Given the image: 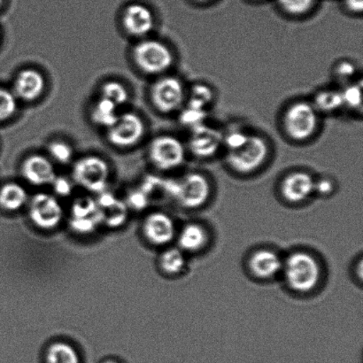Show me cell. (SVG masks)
Listing matches in <instances>:
<instances>
[{"instance_id": "obj_1", "label": "cell", "mask_w": 363, "mask_h": 363, "mask_svg": "<svg viewBox=\"0 0 363 363\" xmlns=\"http://www.w3.org/2000/svg\"><path fill=\"white\" fill-rule=\"evenodd\" d=\"M328 280L325 259L315 249L296 247L284 254L279 282L291 296L309 298L321 293Z\"/></svg>"}, {"instance_id": "obj_2", "label": "cell", "mask_w": 363, "mask_h": 363, "mask_svg": "<svg viewBox=\"0 0 363 363\" xmlns=\"http://www.w3.org/2000/svg\"><path fill=\"white\" fill-rule=\"evenodd\" d=\"M272 145L262 134L250 133L241 147L224 152V165L238 177H251L262 172L272 155Z\"/></svg>"}, {"instance_id": "obj_3", "label": "cell", "mask_w": 363, "mask_h": 363, "mask_svg": "<svg viewBox=\"0 0 363 363\" xmlns=\"http://www.w3.org/2000/svg\"><path fill=\"white\" fill-rule=\"evenodd\" d=\"M321 117L311 101L297 99L284 109L281 116V129L284 136L294 143H308L319 133Z\"/></svg>"}, {"instance_id": "obj_4", "label": "cell", "mask_w": 363, "mask_h": 363, "mask_svg": "<svg viewBox=\"0 0 363 363\" xmlns=\"http://www.w3.org/2000/svg\"><path fill=\"white\" fill-rule=\"evenodd\" d=\"M176 184L174 202L187 212L208 208L215 199L216 185L211 177L201 170L184 174Z\"/></svg>"}, {"instance_id": "obj_5", "label": "cell", "mask_w": 363, "mask_h": 363, "mask_svg": "<svg viewBox=\"0 0 363 363\" xmlns=\"http://www.w3.org/2000/svg\"><path fill=\"white\" fill-rule=\"evenodd\" d=\"M284 254L270 245H259L248 250L243 259V269L249 279L259 284L275 283L282 273Z\"/></svg>"}, {"instance_id": "obj_6", "label": "cell", "mask_w": 363, "mask_h": 363, "mask_svg": "<svg viewBox=\"0 0 363 363\" xmlns=\"http://www.w3.org/2000/svg\"><path fill=\"white\" fill-rule=\"evenodd\" d=\"M315 176L306 169L284 174L277 184L279 201L291 208H300L314 201Z\"/></svg>"}, {"instance_id": "obj_7", "label": "cell", "mask_w": 363, "mask_h": 363, "mask_svg": "<svg viewBox=\"0 0 363 363\" xmlns=\"http://www.w3.org/2000/svg\"><path fill=\"white\" fill-rule=\"evenodd\" d=\"M176 241L177 247L189 257H201L208 254L215 245V230L204 220H189L179 227Z\"/></svg>"}, {"instance_id": "obj_8", "label": "cell", "mask_w": 363, "mask_h": 363, "mask_svg": "<svg viewBox=\"0 0 363 363\" xmlns=\"http://www.w3.org/2000/svg\"><path fill=\"white\" fill-rule=\"evenodd\" d=\"M188 156L186 144L173 135H162L152 141L149 157L162 172H174L184 165Z\"/></svg>"}, {"instance_id": "obj_9", "label": "cell", "mask_w": 363, "mask_h": 363, "mask_svg": "<svg viewBox=\"0 0 363 363\" xmlns=\"http://www.w3.org/2000/svg\"><path fill=\"white\" fill-rule=\"evenodd\" d=\"M137 65L145 73L161 74L172 69L175 56L172 50L158 40H145L137 45L133 52Z\"/></svg>"}, {"instance_id": "obj_10", "label": "cell", "mask_w": 363, "mask_h": 363, "mask_svg": "<svg viewBox=\"0 0 363 363\" xmlns=\"http://www.w3.org/2000/svg\"><path fill=\"white\" fill-rule=\"evenodd\" d=\"M187 98V87L176 76H164L152 85L151 99L152 104L160 112L168 115L179 112L184 108Z\"/></svg>"}, {"instance_id": "obj_11", "label": "cell", "mask_w": 363, "mask_h": 363, "mask_svg": "<svg viewBox=\"0 0 363 363\" xmlns=\"http://www.w3.org/2000/svg\"><path fill=\"white\" fill-rule=\"evenodd\" d=\"M73 176L82 187L101 194L108 186L109 169L104 160L98 156H86L74 164Z\"/></svg>"}, {"instance_id": "obj_12", "label": "cell", "mask_w": 363, "mask_h": 363, "mask_svg": "<svg viewBox=\"0 0 363 363\" xmlns=\"http://www.w3.org/2000/svg\"><path fill=\"white\" fill-rule=\"evenodd\" d=\"M186 147L196 159L206 161L215 158L223 149V133L206 123L192 128Z\"/></svg>"}, {"instance_id": "obj_13", "label": "cell", "mask_w": 363, "mask_h": 363, "mask_svg": "<svg viewBox=\"0 0 363 363\" xmlns=\"http://www.w3.org/2000/svg\"><path fill=\"white\" fill-rule=\"evenodd\" d=\"M145 125L140 116L134 113L118 116L116 123L108 128V140L113 145L127 148L133 147L144 137Z\"/></svg>"}, {"instance_id": "obj_14", "label": "cell", "mask_w": 363, "mask_h": 363, "mask_svg": "<svg viewBox=\"0 0 363 363\" xmlns=\"http://www.w3.org/2000/svg\"><path fill=\"white\" fill-rule=\"evenodd\" d=\"M30 217L35 226L55 229L63 218V209L58 201L48 194L35 195L30 202Z\"/></svg>"}, {"instance_id": "obj_15", "label": "cell", "mask_w": 363, "mask_h": 363, "mask_svg": "<svg viewBox=\"0 0 363 363\" xmlns=\"http://www.w3.org/2000/svg\"><path fill=\"white\" fill-rule=\"evenodd\" d=\"M177 230L176 220L168 213L155 212L145 220V236L157 247H169L172 242L176 241Z\"/></svg>"}, {"instance_id": "obj_16", "label": "cell", "mask_w": 363, "mask_h": 363, "mask_svg": "<svg viewBox=\"0 0 363 363\" xmlns=\"http://www.w3.org/2000/svg\"><path fill=\"white\" fill-rule=\"evenodd\" d=\"M123 24L128 33L134 37H142L150 33L154 28V14L147 6L133 4L124 10Z\"/></svg>"}, {"instance_id": "obj_17", "label": "cell", "mask_w": 363, "mask_h": 363, "mask_svg": "<svg viewBox=\"0 0 363 363\" xmlns=\"http://www.w3.org/2000/svg\"><path fill=\"white\" fill-rule=\"evenodd\" d=\"M21 173L28 183L37 186L51 184L56 179L55 169L51 162L42 155H31L25 160Z\"/></svg>"}, {"instance_id": "obj_18", "label": "cell", "mask_w": 363, "mask_h": 363, "mask_svg": "<svg viewBox=\"0 0 363 363\" xmlns=\"http://www.w3.org/2000/svg\"><path fill=\"white\" fill-rule=\"evenodd\" d=\"M101 223L111 228H118L126 222L128 217L127 205L108 191L99 194L97 201Z\"/></svg>"}, {"instance_id": "obj_19", "label": "cell", "mask_w": 363, "mask_h": 363, "mask_svg": "<svg viewBox=\"0 0 363 363\" xmlns=\"http://www.w3.org/2000/svg\"><path fill=\"white\" fill-rule=\"evenodd\" d=\"M45 90V78L35 69H25L14 82V95L25 101H35Z\"/></svg>"}, {"instance_id": "obj_20", "label": "cell", "mask_w": 363, "mask_h": 363, "mask_svg": "<svg viewBox=\"0 0 363 363\" xmlns=\"http://www.w3.org/2000/svg\"><path fill=\"white\" fill-rule=\"evenodd\" d=\"M190 259L179 247L169 245L160 256V268L167 276L179 277L186 275L190 270Z\"/></svg>"}, {"instance_id": "obj_21", "label": "cell", "mask_w": 363, "mask_h": 363, "mask_svg": "<svg viewBox=\"0 0 363 363\" xmlns=\"http://www.w3.org/2000/svg\"><path fill=\"white\" fill-rule=\"evenodd\" d=\"M311 101L321 116L336 115L344 110L340 88L321 89L313 96Z\"/></svg>"}, {"instance_id": "obj_22", "label": "cell", "mask_w": 363, "mask_h": 363, "mask_svg": "<svg viewBox=\"0 0 363 363\" xmlns=\"http://www.w3.org/2000/svg\"><path fill=\"white\" fill-rule=\"evenodd\" d=\"M215 101V90L208 84L198 82L192 84L190 88H187V98L185 102L186 106L208 111Z\"/></svg>"}, {"instance_id": "obj_23", "label": "cell", "mask_w": 363, "mask_h": 363, "mask_svg": "<svg viewBox=\"0 0 363 363\" xmlns=\"http://www.w3.org/2000/svg\"><path fill=\"white\" fill-rule=\"evenodd\" d=\"M27 199V191L20 184H7L0 189V206L7 211H16L23 208Z\"/></svg>"}, {"instance_id": "obj_24", "label": "cell", "mask_w": 363, "mask_h": 363, "mask_svg": "<svg viewBox=\"0 0 363 363\" xmlns=\"http://www.w3.org/2000/svg\"><path fill=\"white\" fill-rule=\"evenodd\" d=\"M46 363H80V358L72 346L57 342L48 348Z\"/></svg>"}, {"instance_id": "obj_25", "label": "cell", "mask_w": 363, "mask_h": 363, "mask_svg": "<svg viewBox=\"0 0 363 363\" xmlns=\"http://www.w3.org/2000/svg\"><path fill=\"white\" fill-rule=\"evenodd\" d=\"M342 94L344 110L362 113V82L354 81L353 83L340 87Z\"/></svg>"}, {"instance_id": "obj_26", "label": "cell", "mask_w": 363, "mask_h": 363, "mask_svg": "<svg viewBox=\"0 0 363 363\" xmlns=\"http://www.w3.org/2000/svg\"><path fill=\"white\" fill-rule=\"evenodd\" d=\"M117 106L112 102L106 101L105 99H99L96 103L94 110H92V120L99 125L110 128L116 123L118 115L116 113Z\"/></svg>"}, {"instance_id": "obj_27", "label": "cell", "mask_w": 363, "mask_h": 363, "mask_svg": "<svg viewBox=\"0 0 363 363\" xmlns=\"http://www.w3.org/2000/svg\"><path fill=\"white\" fill-rule=\"evenodd\" d=\"M357 71V64L350 60H341L334 65L333 74L334 79L342 87L355 81Z\"/></svg>"}, {"instance_id": "obj_28", "label": "cell", "mask_w": 363, "mask_h": 363, "mask_svg": "<svg viewBox=\"0 0 363 363\" xmlns=\"http://www.w3.org/2000/svg\"><path fill=\"white\" fill-rule=\"evenodd\" d=\"M316 0H277L280 9L288 16H307L314 9Z\"/></svg>"}, {"instance_id": "obj_29", "label": "cell", "mask_w": 363, "mask_h": 363, "mask_svg": "<svg viewBox=\"0 0 363 363\" xmlns=\"http://www.w3.org/2000/svg\"><path fill=\"white\" fill-rule=\"evenodd\" d=\"M102 99L112 102L116 106L125 104L129 99L127 89L118 82L106 83L101 89Z\"/></svg>"}, {"instance_id": "obj_30", "label": "cell", "mask_w": 363, "mask_h": 363, "mask_svg": "<svg viewBox=\"0 0 363 363\" xmlns=\"http://www.w3.org/2000/svg\"><path fill=\"white\" fill-rule=\"evenodd\" d=\"M179 112L180 123L189 130L206 123L208 113L206 110L197 109L186 105Z\"/></svg>"}, {"instance_id": "obj_31", "label": "cell", "mask_w": 363, "mask_h": 363, "mask_svg": "<svg viewBox=\"0 0 363 363\" xmlns=\"http://www.w3.org/2000/svg\"><path fill=\"white\" fill-rule=\"evenodd\" d=\"M72 213L74 218H87V217H94V218L101 219L97 201H95L94 199L89 197L77 199V201L74 202Z\"/></svg>"}, {"instance_id": "obj_32", "label": "cell", "mask_w": 363, "mask_h": 363, "mask_svg": "<svg viewBox=\"0 0 363 363\" xmlns=\"http://www.w3.org/2000/svg\"><path fill=\"white\" fill-rule=\"evenodd\" d=\"M339 188L335 179L333 177L323 175L315 177V198L328 199L336 194Z\"/></svg>"}, {"instance_id": "obj_33", "label": "cell", "mask_w": 363, "mask_h": 363, "mask_svg": "<svg viewBox=\"0 0 363 363\" xmlns=\"http://www.w3.org/2000/svg\"><path fill=\"white\" fill-rule=\"evenodd\" d=\"M249 131L238 129L230 130L223 133V149L227 151H234L243 145L248 140Z\"/></svg>"}, {"instance_id": "obj_34", "label": "cell", "mask_w": 363, "mask_h": 363, "mask_svg": "<svg viewBox=\"0 0 363 363\" xmlns=\"http://www.w3.org/2000/svg\"><path fill=\"white\" fill-rule=\"evenodd\" d=\"M16 109V96L6 89L0 88V123L12 117Z\"/></svg>"}, {"instance_id": "obj_35", "label": "cell", "mask_w": 363, "mask_h": 363, "mask_svg": "<svg viewBox=\"0 0 363 363\" xmlns=\"http://www.w3.org/2000/svg\"><path fill=\"white\" fill-rule=\"evenodd\" d=\"M48 151L51 157L60 164H67L73 157L72 148L65 142L55 141L50 144Z\"/></svg>"}, {"instance_id": "obj_36", "label": "cell", "mask_w": 363, "mask_h": 363, "mask_svg": "<svg viewBox=\"0 0 363 363\" xmlns=\"http://www.w3.org/2000/svg\"><path fill=\"white\" fill-rule=\"evenodd\" d=\"M101 223V219L87 217V218H74L70 220V225L72 230L80 234H90L97 229Z\"/></svg>"}, {"instance_id": "obj_37", "label": "cell", "mask_w": 363, "mask_h": 363, "mask_svg": "<svg viewBox=\"0 0 363 363\" xmlns=\"http://www.w3.org/2000/svg\"><path fill=\"white\" fill-rule=\"evenodd\" d=\"M350 277L355 286L362 288L363 282V256L362 252L355 255L350 265Z\"/></svg>"}, {"instance_id": "obj_38", "label": "cell", "mask_w": 363, "mask_h": 363, "mask_svg": "<svg viewBox=\"0 0 363 363\" xmlns=\"http://www.w3.org/2000/svg\"><path fill=\"white\" fill-rule=\"evenodd\" d=\"M128 199H129V205L131 208L138 210L145 209L150 201V199L144 191L133 192Z\"/></svg>"}, {"instance_id": "obj_39", "label": "cell", "mask_w": 363, "mask_h": 363, "mask_svg": "<svg viewBox=\"0 0 363 363\" xmlns=\"http://www.w3.org/2000/svg\"><path fill=\"white\" fill-rule=\"evenodd\" d=\"M53 188L56 191L57 194L60 196H69L72 192V184L70 182L64 177H57L55 181L52 182Z\"/></svg>"}, {"instance_id": "obj_40", "label": "cell", "mask_w": 363, "mask_h": 363, "mask_svg": "<svg viewBox=\"0 0 363 363\" xmlns=\"http://www.w3.org/2000/svg\"><path fill=\"white\" fill-rule=\"evenodd\" d=\"M345 6L351 13L361 16L363 11V0H345Z\"/></svg>"}, {"instance_id": "obj_41", "label": "cell", "mask_w": 363, "mask_h": 363, "mask_svg": "<svg viewBox=\"0 0 363 363\" xmlns=\"http://www.w3.org/2000/svg\"><path fill=\"white\" fill-rule=\"evenodd\" d=\"M195 1L201 2V3H205L208 2L210 0H195Z\"/></svg>"}, {"instance_id": "obj_42", "label": "cell", "mask_w": 363, "mask_h": 363, "mask_svg": "<svg viewBox=\"0 0 363 363\" xmlns=\"http://www.w3.org/2000/svg\"><path fill=\"white\" fill-rule=\"evenodd\" d=\"M4 0H0V9H1V6L3 5Z\"/></svg>"}, {"instance_id": "obj_43", "label": "cell", "mask_w": 363, "mask_h": 363, "mask_svg": "<svg viewBox=\"0 0 363 363\" xmlns=\"http://www.w3.org/2000/svg\"><path fill=\"white\" fill-rule=\"evenodd\" d=\"M106 363H118V362L110 361V362H106Z\"/></svg>"}, {"instance_id": "obj_44", "label": "cell", "mask_w": 363, "mask_h": 363, "mask_svg": "<svg viewBox=\"0 0 363 363\" xmlns=\"http://www.w3.org/2000/svg\"><path fill=\"white\" fill-rule=\"evenodd\" d=\"M255 1H259V0H255Z\"/></svg>"}]
</instances>
